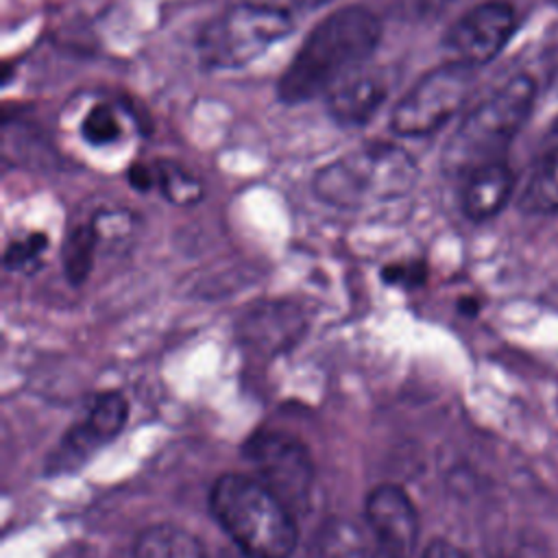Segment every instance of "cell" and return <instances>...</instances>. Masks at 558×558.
I'll list each match as a JSON object with an SVG mask.
<instances>
[{
  "mask_svg": "<svg viewBox=\"0 0 558 558\" xmlns=\"http://www.w3.org/2000/svg\"><path fill=\"white\" fill-rule=\"evenodd\" d=\"M100 242V229L96 222H83L72 227V231L65 235L61 259H63V272L65 279L72 286H83L94 268L96 248Z\"/></svg>",
  "mask_w": 558,
  "mask_h": 558,
  "instance_id": "16",
  "label": "cell"
},
{
  "mask_svg": "<svg viewBox=\"0 0 558 558\" xmlns=\"http://www.w3.org/2000/svg\"><path fill=\"white\" fill-rule=\"evenodd\" d=\"M366 527L388 558H412L418 545V512L397 484H377L364 499Z\"/></svg>",
  "mask_w": 558,
  "mask_h": 558,
  "instance_id": "10",
  "label": "cell"
},
{
  "mask_svg": "<svg viewBox=\"0 0 558 558\" xmlns=\"http://www.w3.org/2000/svg\"><path fill=\"white\" fill-rule=\"evenodd\" d=\"M316 558H388L368 527L351 519H329L316 538Z\"/></svg>",
  "mask_w": 558,
  "mask_h": 558,
  "instance_id": "13",
  "label": "cell"
},
{
  "mask_svg": "<svg viewBox=\"0 0 558 558\" xmlns=\"http://www.w3.org/2000/svg\"><path fill=\"white\" fill-rule=\"evenodd\" d=\"M129 401L122 392L109 390L92 399L85 416L74 423L50 456V473H68L89 460L102 445L113 440L126 425Z\"/></svg>",
  "mask_w": 558,
  "mask_h": 558,
  "instance_id": "9",
  "label": "cell"
},
{
  "mask_svg": "<svg viewBox=\"0 0 558 558\" xmlns=\"http://www.w3.org/2000/svg\"><path fill=\"white\" fill-rule=\"evenodd\" d=\"M135 558H209L203 543L187 530L172 523L146 527L133 549Z\"/></svg>",
  "mask_w": 558,
  "mask_h": 558,
  "instance_id": "14",
  "label": "cell"
},
{
  "mask_svg": "<svg viewBox=\"0 0 558 558\" xmlns=\"http://www.w3.org/2000/svg\"><path fill=\"white\" fill-rule=\"evenodd\" d=\"M209 508L246 558L292 556L299 541L296 514L255 475H220L209 490Z\"/></svg>",
  "mask_w": 558,
  "mask_h": 558,
  "instance_id": "2",
  "label": "cell"
},
{
  "mask_svg": "<svg viewBox=\"0 0 558 558\" xmlns=\"http://www.w3.org/2000/svg\"><path fill=\"white\" fill-rule=\"evenodd\" d=\"M534 100V81L517 74L475 105L442 148L445 172L466 177L480 166L504 159L506 148L527 122Z\"/></svg>",
  "mask_w": 558,
  "mask_h": 558,
  "instance_id": "4",
  "label": "cell"
},
{
  "mask_svg": "<svg viewBox=\"0 0 558 558\" xmlns=\"http://www.w3.org/2000/svg\"><path fill=\"white\" fill-rule=\"evenodd\" d=\"M519 207L534 216L558 211V146L547 150L530 170L519 194Z\"/></svg>",
  "mask_w": 558,
  "mask_h": 558,
  "instance_id": "15",
  "label": "cell"
},
{
  "mask_svg": "<svg viewBox=\"0 0 558 558\" xmlns=\"http://www.w3.org/2000/svg\"><path fill=\"white\" fill-rule=\"evenodd\" d=\"M517 31V13L508 2L486 0L469 9L447 33L445 48L451 61L471 68L493 61Z\"/></svg>",
  "mask_w": 558,
  "mask_h": 558,
  "instance_id": "8",
  "label": "cell"
},
{
  "mask_svg": "<svg viewBox=\"0 0 558 558\" xmlns=\"http://www.w3.org/2000/svg\"><path fill=\"white\" fill-rule=\"evenodd\" d=\"M246 2H253V4H259V7H266V9H275V11H281V13H288V15H294V13H303V11H314L323 4H327L329 0H246Z\"/></svg>",
  "mask_w": 558,
  "mask_h": 558,
  "instance_id": "22",
  "label": "cell"
},
{
  "mask_svg": "<svg viewBox=\"0 0 558 558\" xmlns=\"http://www.w3.org/2000/svg\"><path fill=\"white\" fill-rule=\"evenodd\" d=\"M475 85V68L447 61L423 74L395 105L390 129L401 137H425L445 126L469 100Z\"/></svg>",
  "mask_w": 558,
  "mask_h": 558,
  "instance_id": "6",
  "label": "cell"
},
{
  "mask_svg": "<svg viewBox=\"0 0 558 558\" xmlns=\"http://www.w3.org/2000/svg\"><path fill=\"white\" fill-rule=\"evenodd\" d=\"M153 168L157 177V187L168 203L179 207H190L203 198L201 181L177 161L159 159L153 163Z\"/></svg>",
  "mask_w": 558,
  "mask_h": 558,
  "instance_id": "17",
  "label": "cell"
},
{
  "mask_svg": "<svg viewBox=\"0 0 558 558\" xmlns=\"http://www.w3.org/2000/svg\"><path fill=\"white\" fill-rule=\"evenodd\" d=\"M244 458L294 514H303L312 504L314 460L310 449L292 434L279 429H257L242 447Z\"/></svg>",
  "mask_w": 558,
  "mask_h": 558,
  "instance_id": "7",
  "label": "cell"
},
{
  "mask_svg": "<svg viewBox=\"0 0 558 558\" xmlns=\"http://www.w3.org/2000/svg\"><path fill=\"white\" fill-rule=\"evenodd\" d=\"M421 558H471V556L464 549H460L458 545H453L451 541H447V538H434L423 549Z\"/></svg>",
  "mask_w": 558,
  "mask_h": 558,
  "instance_id": "24",
  "label": "cell"
},
{
  "mask_svg": "<svg viewBox=\"0 0 558 558\" xmlns=\"http://www.w3.org/2000/svg\"><path fill=\"white\" fill-rule=\"evenodd\" d=\"M514 190V174L510 166L499 159L475 168L464 177L462 211L466 218L482 222L497 216L510 201Z\"/></svg>",
  "mask_w": 558,
  "mask_h": 558,
  "instance_id": "12",
  "label": "cell"
},
{
  "mask_svg": "<svg viewBox=\"0 0 558 558\" xmlns=\"http://www.w3.org/2000/svg\"><path fill=\"white\" fill-rule=\"evenodd\" d=\"M294 31L288 13L242 2L214 17L198 35V57L214 70H233L251 63Z\"/></svg>",
  "mask_w": 558,
  "mask_h": 558,
  "instance_id": "5",
  "label": "cell"
},
{
  "mask_svg": "<svg viewBox=\"0 0 558 558\" xmlns=\"http://www.w3.org/2000/svg\"><path fill=\"white\" fill-rule=\"evenodd\" d=\"M388 96L379 72H351L327 94V111L340 126H364Z\"/></svg>",
  "mask_w": 558,
  "mask_h": 558,
  "instance_id": "11",
  "label": "cell"
},
{
  "mask_svg": "<svg viewBox=\"0 0 558 558\" xmlns=\"http://www.w3.org/2000/svg\"><path fill=\"white\" fill-rule=\"evenodd\" d=\"M416 177L418 168L408 150L371 142L325 163L312 179V192L325 205L364 209L405 196Z\"/></svg>",
  "mask_w": 558,
  "mask_h": 558,
  "instance_id": "3",
  "label": "cell"
},
{
  "mask_svg": "<svg viewBox=\"0 0 558 558\" xmlns=\"http://www.w3.org/2000/svg\"><path fill=\"white\" fill-rule=\"evenodd\" d=\"M381 279L388 286L401 288H418L427 279V266L418 259L412 262H395L381 268Z\"/></svg>",
  "mask_w": 558,
  "mask_h": 558,
  "instance_id": "20",
  "label": "cell"
},
{
  "mask_svg": "<svg viewBox=\"0 0 558 558\" xmlns=\"http://www.w3.org/2000/svg\"><path fill=\"white\" fill-rule=\"evenodd\" d=\"M120 133H122V126L118 122L116 111L102 102L94 105L81 122V135L92 146L113 144L120 137Z\"/></svg>",
  "mask_w": 558,
  "mask_h": 558,
  "instance_id": "18",
  "label": "cell"
},
{
  "mask_svg": "<svg viewBox=\"0 0 558 558\" xmlns=\"http://www.w3.org/2000/svg\"><path fill=\"white\" fill-rule=\"evenodd\" d=\"M126 181L133 190L137 192H148L153 187H157V177H155V168L146 166V163H133L126 170Z\"/></svg>",
  "mask_w": 558,
  "mask_h": 558,
  "instance_id": "23",
  "label": "cell"
},
{
  "mask_svg": "<svg viewBox=\"0 0 558 558\" xmlns=\"http://www.w3.org/2000/svg\"><path fill=\"white\" fill-rule=\"evenodd\" d=\"M390 2L399 13L414 17V20H423V17H432V15L440 13L453 0H390Z\"/></svg>",
  "mask_w": 558,
  "mask_h": 558,
  "instance_id": "21",
  "label": "cell"
},
{
  "mask_svg": "<svg viewBox=\"0 0 558 558\" xmlns=\"http://www.w3.org/2000/svg\"><path fill=\"white\" fill-rule=\"evenodd\" d=\"M379 37L381 24L368 9L360 4L336 9L310 31L277 81L279 100L299 105L329 94L373 54Z\"/></svg>",
  "mask_w": 558,
  "mask_h": 558,
  "instance_id": "1",
  "label": "cell"
},
{
  "mask_svg": "<svg viewBox=\"0 0 558 558\" xmlns=\"http://www.w3.org/2000/svg\"><path fill=\"white\" fill-rule=\"evenodd\" d=\"M48 248V238L44 233H28L13 240L4 251V266L13 272H31L39 266L41 255Z\"/></svg>",
  "mask_w": 558,
  "mask_h": 558,
  "instance_id": "19",
  "label": "cell"
}]
</instances>
